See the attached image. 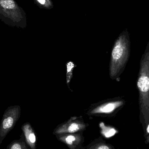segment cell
<instances>
[{"label": "cell", "instance_id": "obj_2", "mask_svg": "<svg viewBox=\"0 0 149 149\" xmlns=\"http://www.w3.org/2000/svg\"><path fill=\"white\" fill-rule=\"evenodd\" d=\"M140 111L145 120H149V39L142 56L136 81Z\"/></svg>", "mask_w": 149, "mask_h": 149}, {"label": "cell", "instance_id": "obj_6", "mask_svg": "<svg viewBox=\"0 0 149 149\" xmlns=\"http://www.w3.org/2000/svg\"><path fill=\"white\" fill-rule=\"evenodd\" d=\"M6 149H29L23 133L21 134L20 139L11 142L7 146Z\"/></svg>", "mask_w": 149, "mask_h": 149}, {"label": "cell", "instance_id": "obj_9", "mask_svg": "<svg viewBox=\"0 0 149 149\" xmlns=\"http://www.w3.org/2000/svg\"><path fill=\"white\" fill-rule=\"evenodd\" d=\"M0 4L5 9L14 8L15 7V2L13 0H1Z\"/></svg>", "mask_w": 149, "mask_h": 149}, {"label": "cell", "instance_id": "obj_5", "mask_svg": "<svg viewBox=\"0 0 149 149\" xmlns=\"http://www.w3.org/2000/svg\"><path fill=\"white\" fill-rule=\"evenodd\" d=\"M21 129L24 135L27 145H29L31 149H36V138L31 124L29 123H24L22 126Z\"/></svg>", "mask_w": 149, "mask_h": 149}, {"label": "cell", "instance_id": "obj_4", "mask_svg": "<svg viewBox=\"0 0 149 149\" xmlns=\"http://www.w3.org/2000/svg\"><path fill=\"white\" fill-rule=\"evenodd\" d=\"M125 103L124 100L121 99L109 100L94 108L90 113L92 114H109L122 107Z\"/></svg>", "mask_w": 149, "mask_h": 149}, {"label": "cell", "instance_id": "obj_13", "mask_svg": "<svg viewBox=\"0 0 149 149\" xmlns=\"http://www.w3.org/2000/svg\"><path fill=\"white\" fill-rule=\"evenodd\" d=\"M97 149H110L108 146H106V145H102V146H100Z\"/></svg>", "mask_w": 149, "mask_h": 149}, {"label": "cell", "instance_id": "obj_12", "mask_svg": "<svg viewBox=\"0 0 149 149\" xmlns=\"http://www.w3.org/2000/svg\"><path fill=\"white\" fill-rule=\"evenodd\" d=\"M65 140L67 144L71 145L73 142L75 141V137L73 135L68 136L66 137Z\"/></svg>", "mask_w": 149, "mask_h": 149}, {"label": "cell", "instance_id": "obj_10", "mask_svg": "<svg viewBox=\"0 0 149 149\" xmlns=\"http://www.w3.org/2000/svg\"><path fill=\"white\" fill-rule=\"evenodd\" d=\"M81 125L78 123L74 122L71 123L68 126L67 130L70 133H74L78 131L80 129Z\"/></svg>", "mask_w": 149, "mask_h": 149}, {"label": "cell", "instance_id": "obj_7", "mask_svg": "<svg viewBox=\"0 0 149 149\" xmlns=\"http://www.w3.org/2000/svg\"><path fill=\"white\" fill-rule=\"evenodd\" d=\"M74 66V64L72 62H68L66 64V66H67L66 81H67V84L68 86H69V83L70 82L71 79L72 78V71H73Z\"/></svg>", "mask_w": 149, "mask_h": 149}, {"label": "cell", "instance_id": "obj_8", "mask_svg": "<svg viewBox=\"0 0 149 149\" xmlns=\"http://www.w3.org/2000/svg\"><path fill=\"white\" fill-rule=\"evenodd\" d=\"M38 3L42 8L50 9L53 7V3L51 0H36Z\"/></svg>", "mask_w": 149, "mask_h": 149}, {"label": "cell", "instance_id": "obj_11", "mask_svg": "<svg viewBox=\"0 0 149 149\" xmlns=\"http://www.w3.org/2000/svg\"><path fill=\"white\" fill-rule=\"evenodd\" d=\"M102 127L103 129V133L105 136L107 137H111L113 136L116 133L115 130L113 128H110L105 127L104 125H102Z\"/></svg>", "mask_w": 149, "mask_h": 149}, {"label": "cell", "instance_id": "obj_3", "mask_svg": "<svg viewBox=\"0 0 149 149\" xmlns=\"http://www.w3.org/2000/svg\"><path fill=\"white\" fill-rule=\"evenodd\" d=\"M19 105L8 107L3 113L0 123V145L9 132L14 128L21 116Z\"/></svg>", "mask_w": 149, "mask_h": 149}, {"label": "cell", "instance_id": "obj_1", "mask_svg": "<svg viewBox=\"0 0 149 149\" xmlns=\"http://www.w3.org/2000/svg\"><path fill=\"white\" fill-rule=\"evenodd\" d=\"M130 54V40L127 29L119 35L111 52L109 75L112 79L118 80L125 70Z\"/></svg>", "mask_w": 149, "mask_h": 149}, {"label": "cell", "instance_id": "obj_14", "mask_svg": "<svg viewBox=\"0 0 149 149\" xmlns=\"http://www.w3.org/2000/svg\"><path fill=\"white\" fill-rule=\"evenodd\" d=\"M147 131H148V133H149V125L148 126V128H147Z\"/></svg>", "mask_w": 149, "mask_h": 149}]
</instances>
